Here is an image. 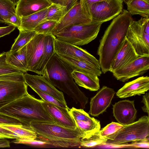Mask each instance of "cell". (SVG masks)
Wrapping results in <instances>:
<instances>
[{"mask_svg": "<svg viewBox=\"0 0 149 149\" xmlns=\"http://www.w3.org/2000/svg\"><path fill=\"white\" fill-rule=\"evenodd\" d=\"M42 103L45 109L56 124L71 129H75L77 128L76 124L69 112L70 109H65L43 100Z\"/></svg>", "mask_w": 149, "mask_h": 149, "instance_id": "ffe728a7", "label": "cell"}, {"mask_svg": "<svg viewBox=\"0 0 149 149\" xmlns=\"http://www.w3.org/2000/svg\"><path fill=\"white\" fill-rule=\"evenodd\" d=\"M140 56L126 37L113 61L110 71L113 73L123 68Z\"/></svg>", "mask_w": 149, "mask_h": 149, "instance_id": "ac0fdd59", "label": "cell"}, {"mask_svg": "<svg viewBox=\"0 0 149 149\" xmlns=\"http://www.w3.org/2000/svg\"><path fill=\"white\" fill-rule=\"evenodd\" d=\"M51 0H20L16 5V13L21 17L26 16L48 8Z\"/></svg>", "mask_w": 149, "mask_h": 149, "instance_id": "44dd1931", "label": "cell"}, {"mask_svg": "<svg viewBox=\"0 0 149 149\" xmlns=\"http://www.w3.org/2000/svg\"><path fill=\"white\" fill-rule=\"evenodd\" d=\"M149 69V56H141L112 73L118 80L123 82L130 79L141 75Z\"/></svg>", "mask_w": 149, "mask_h": 149, "instance_id": "7c38bea8", "label": "cell"}, {"mask_svg": "<svg viewBox=\"0 0 149 149\" xmlns=\"http://www.w3.org/2000/svg\"><path fill=\"white\" fill-rule=\"evenodd\" d=\"M3 138L10 139L8 136L0 134V139Z\"/></svg>", "mask_w": 149, "mask_h": 149, "instance_id": "c3c4849f", "label": "cell"}, {"mask_svg": "<svg viewBox=\"0 0 149 149\" xmlns=\"http://www.w3.org/2000/svg\"><path fill=\"white\" fill-rule=\"evenodd\" d=\"M72 71L55 52L45 65L42 75L54 86L72 98L80 109H84L88 102V98L75 83Z\"/></svg>", "mask_w": 149, "mask_h": 149, "instance_id": "7a4b0ae2", "label": "cell"}, {"mask_svg": "<svg viewBox=\"0 0 149 149\" xmlns=\"http://www.w3.org/2000/svg\"><path fill=\"white\" fill-rule=\"evenodd\" d=\"M72 74L75 83L78 86L91 91L99 89V79L97 75L75 70L72 71Z\"/></svg>", "mask_w": 149, "mask_h": 149, "instance_id": "603a6c76", "label": "cell"}, {"mask_svg": "<svg viewBox=\"0 0 149 149\" xmlns=\"http://www.w3.org/2000/svg\"><path fill=\"white\" fill-rule=\"evenodd\" d=\"M31 88L40 97L42 100L62 108L69 109L67 104L59 101L51 95L43 92L36 88L33 87H31Z\"/></svg>", "mask_w": 149, "mask_h": 149, "instance_id": "e575fe53", "label": "cell"}, {"mask_svg": "<svg viewBox=\"0 0 149 149\" xmlns=\"http://www.w3.org/2000/svg\"><path fill=\"white\" fill-rule=\"evenodd\" d=\"M24 72L0 75V109L28 93Z\"/></svg>", "mask_w": 149, "mask_h": 149, "instance_id": "8992f818", "label": "cell"}, {"mask_svg": "<svg viewBox=\"0 0 149 149\" xmlns=\"http://www.w3.org/2000/svg\"><path fill=\"white\" fill-rule=\"evenodd\" d=\"M45 36L37 34L26 45L28 71L36 73L44 52Z\"/></svg>", "mask_w": 149, "mask_h": 149, "instance_id": "5bb4252c", "label": "cell"}, {"mask_svg": "<svg viewBox=\"0 0 149 149\" xmlns=\"http://www.w3.org/2000/svg\"><path fill=\"white\" fill-rule=\"evenodd\" d=\"M57 54L73 71L95 75L98 77L100 76L102 73L101 69L85 61L69 56Z\"/></svg>", "mask_w": 149, "mask_h": 149, "instance_id": "7402d4cb", "label": "cell"}, {"mask_svg": "<svg viewBox=\"0 0 149 149\" xmlns=\"http://www.w3.org/2000/svg\"><path fill=\"white\" fill-rule=\"evenodd\" d=\"M16 28L14 26L10 25L6 26L0 27V38L9 34L13 31Z\"/></svg>", "mask_w": 149, "mask_h": 149, "instance_id": "7bdbcfd3", "label": "cell"}, {"mask_svg": "<svg viewBox=\"0 0 149 149\" xmlns=\"http://www.w3.org/2000/svg\"><path fill=\"white\" fill-rule=\"evenodd\" d=\"M69 112L76 126L82 135V137L90 135L100 130V121L93 117L83 109L72 107Z\"/></svg>", "mask_w": 149, "mask_h": 149, "instance_id": "4fadbf2b", "label": "cell"}, {"mask_svg": "<svg viewBox=\"0 0 149 149\" xmlns=\"http://www.w3.org/2000/svg\"><path fill=\"white\" fill-rule=\"evenodd\" d=\"M55 38L52 34L45 35L43 54L36 70V73L38 75H42L45 65L55 53L54 42Z\"/></svg>", "mask_w": 149, "mask_h": 149, "instance_id": "d4e9b609", "label": "cell"}, {"mask_svg": "<svg viewBox=\"0 0 149 149\" xmlns=\"http://www.w3.org/2000/svg\"><path fill=\"white\" fill-rule=\"evenodd\" d=\"M15 139V140L13 141L12 142L17 144H22L38 146L49 145L47 142L37 139L31 140H26L18 138Z\"/></svg>", "mask_w": 149, "mask_h": 149, "instance_id": "8d00e7d4", "label": "cell"}, {"mask_svg": "<svg viewBox=\"0 0 149 149\" xmlns=\"http://www.w3.org/2000/svg\"><path fill=\"white\" fill-rule=\"evenodd\" d=\"M91 23V19L82 11L79 0L67 11L57 23L52 34L55 36L69 27L76 25L88 24Z\"/></svg>", "mask_w": 149, "mask_h": 149, "instance_id": "8fae6325", "label": "cell"}, {"mask_svg": "<svg viewBox=\"0 0 149 149\" xmlns=\"http://www.w3.org/2000/svg\"><path fill=\"white\" fill-rule=\"evenodd\" d=\"M0 134L8 136L10 139H16L19 138V136L11 131L0 127Z\"/></svg>", "mask_w": 149, "mask_h": 149, "instance_id": "ee69618b", "label": "cell"}, {"mask_svg": "<svg viewBox=\"0 0 149 149\" xmlns=\"http://www.w3.org/2000/svg\"><path fill=\"white\" fill-rule=\"evenodd\" d=\"M58 22L54 21L45 20L39 24L33 29L37 34L45 35L52 34V32Z\"/></svg>", "mask_w": 149, "mask_h": 149, "instance_id": "d6a6232c", "label": "cell"}, {"mask_svg": "<svg viewBox=\"0 0 149 149\" xmlns=\"http://www.w3.org/2000/svg\"><path fill=\"white\" fill-rule=\"evenodd\" d=\"M137 112L134 100H120L113 105L114 117L119 123L123 125L134 122L136 119Z\"/></svg>", "mask_w": 149, "mask_h": 149, "instance_id": "e0dca14e", "label": "cell"}, {"mask_svg": "<svg viewBox=\"0 0 149 149\" xmlns=\"http://www.w3.org/2000/svg\"><path fill=\"white\" fill-rule=\"evenodd\" d=\"M100 131L90 135L81 137L80 141V146L91 148L106 145L108 139L100 135Z\"/></svg>", "mask_w": 149, "mask_h": 149, "instance_id": "f546056e", "label": "cell"}, {"mask_svg": "<svg viewBox=\"0 0 149 149\" xmlns=\"http://www.w3.org/2000/svg\"><path fill=\"white\" fill-rule=\"evenodd\" d=\"M26 47V45L15 52H6L7 62L24 73L28 71Z\"/></svg>", "mask_w": 149, "mask_h": 149, "instance_id": "cb8c5ba5", "label": "cell"}, {"mask_svg": "<svg viewBox=\"0 0 149 149\" xmlns=\"http://www.w3.org/2000/svg\"><path fill=\"white\" fill-rule=\"evenodd\" d=\"M67 11L66 6L59 3H52L47 8L45 20H53L58 22Z\"/></svg>", "mask_w": 149, "mask_h": 149, "instance_id": "4dcf8cb0", "label": "cell"}, {"mask_svg": "<svg viewBox=\"0 0 149 149\" xmlns=\"http://www.w3.org/2000/svg\"><path fill=\"white\" fill-rule=\"evenodd\" d=\"M21 23V17L16 14L7 19L5 24L14 26L18 29L20 27Z\"/></svg>", "mask_w": 149, "mask_h": 149, "instance_id": "ab89813d", "label": "cell"}, {"mask_svg": "<svg viewBox=\"0 0 149 149\" xmlns=\"http://www.w3.org/2000/svg\"><path fill=\"white\" fill-rule=\"evenodd\" d=\"M122 0H104L93 3L90 7L88 16L91 23H103L114 18L123 10Z\"/></svg>", "mask_w": 149, "mask_h": 149, "instance_id": "9c48e42d", "label": "cell"}, {"mask_svg": "<svg viewBox=\"0 0 149 149\" xmlns=\"http://www.w3.org/2000/svg\"><path fill=\"white\" fill-rule=\"evenodd\" d=\"M54 42V51L56 54L82 60L101 69L99 60L86 50L78 46L59 40L55 37Z\"/></svg>", "mask_w": 149, "mask_h": 149, "instance_id": "30bf717a", "label": "cell"}, {"mask_svg": "<svg viewBox=\"0 0 149 149\" xmlns=\"http://www.w3.org/2000/svg\"><path fill=\"white\" fill-rule=\"evenodd\" d=\"M0 124L18 125H22L18 119L1 113H0Z\"/></svg>", "mask_w": 149, "mask_h": 149, "instance_id": "f35d334b", "label": "cell"}, {"mask_svg": "<svg viewBox=\"0 0 149 149\" xmlns=\"http://www.w3.org/2000/svg\"><path fill=\"white\" fill-rule=\"evenodd\" d=\"M125 4H127L129 3L131 0H122Z\"/></svg>", "mask_w": 149, "mask_h": 149, "instance_id": "f907efd6", "label": "cell"}, {"mask_svg": "<svg viewBox=\"0 0 149 149\" xmlns=\"http://www.w3.org/2000/svg\"><path fill=\"white\" fill-rule=\"evenodd\" d=\"M0 127L10 130L17 135L20 139L31 140L36 139V132L30 126L23 125H11L0 124Z\"/></svg>", "mask_w": 149, "mask_h": 149, "instance_id": "4316f807", "label": "cell"}, {"mask_svg": "<svg viewBox=\"0 0 149 149\" xmlns=\"http://www.w3.org/2000/svg\"><path fill=\"white\" fill-rule=\"evenodd\" d=\"M122 147H131L135 148H149V137L139 141H133L129 144H124Z\"/></svg>", "mask_w": 149, "mask_h": 149, "instance_id": "74e56055", "label": "cell"}, {"mask_svg": "<svg viewBox=\"0 0 149 149\" xmlns=\"http://www.w3.org/2000/svg\"><path fill=\"white\" fill-rule=\"evenodd\" d=\"M149 89V77L142 76L126 83L117 92L118 97L124 98L144 94Z\"/></svg>", "mask_w": 149, "mask_h": 149, "instance_id": "d6986e66", "label": "cell"}, {"mask_svg": "<svg viewBox=\"0 0 149 149\" xmlns=\"http://www.w3.org/2000/svg\"><path fill=\"white\" fill-rule=\"evenodd\" d=\"M29 126L36 133V139L55 147L71 148L80 146L82 135L78 128H70L49 123L31 122Z\"/></svg>", "mask_w": 149, "mask_h": 149, "instance_id": "277c9868", "label": "cell"}, {"mask_svg": "<svg viewBox=\"0 0 149 149\" xmlns=\"http://www.w3.org/2000/svg\"><path fill=\"white\" fill-rule=\"evenodd\" d=\"M126 37L139 55L149 56V18L142 17L133 20Z\"/></svg>", "mask_w": 149, "mask_h": 149, "instance_id": "ba28073f", "label": "cell"}, {"mask_svg": "<svg viewBox=\"0 0 149 149\" xmlns=\"http://www.w3.org/2000/svg\"><path fill=\"white\" fill-rule=\"evenodd\" d=\"M101 23L72 26L56 35L57 39L77 46L86 45L97 37Z\"/></svg>", "mask_w": 149, "mask_h": 149, "instance_id": "52a82bcc", "label": "cell"}, {"mask_svg": "<svg viewBox=\"0 0 149 149\" xmlns=\"http://www.w3.org/2000/svg\"><path fill=\"white\" fill-rule=\"evenodd\" d=\"M127 5V11L132 15L149 18V0H131Z\"/></svg>", "mask_w": 149, "mask_h": 149, "instance_id": "83f0119b", "label": "cell"}, {"mask_svg": "<svg viewBox=\"0 0 149 149\" xmlns=\"http://www.w3.org/2000/svg\"><path fill=\"white\" fill-rule=\"evenodd\" d=\"M43 100L27 93L22 97L0 109V113L15 118L22 125L29 126L31 122L56 123L45 108Z\"/></svg>", "mask_w": 149, "mask_h": 149, "instance_id": "3957f363", "label": "cell"}, {"mask_svg": "<svg viewBox=\"0 0 149 149\" xmlns=\"http://www.w3.org/2000/svg\"><path fill=\"white\" fill-rule=\"evenodd\" d=\"M6 52L0 54V75L22 72L8 63L6 61Z\"/></svg>", "mask_w": 149, "mask_h": 149, "instance_id": "836d02e7", "label": "cell"}, {"mask_svg": "<svg viewBox=\"0 0 149 149\" xmlns=\"http://www.w3.org/2000/svg\"><path fill=\"white\" fill-rule=\"evenodd\" d=\"M68 0H61L62 5L64 6H66Z\"/></svg>", "mask_w": 149, "mask_h": 149, "instance_id": "7dc6e473", "label": "cell"}, {"mask_svg": "<svg viewBox=\"0 0 149 149\" xmlns=\"http://www.w3.org/2000/svg\"><path fill=\"white\" fill-rule=\"evenodd\" d=\"M53 3H59L62 5L61 0H51Z\"/></svg>", "mask_w": 149, "mask_h": 149, "instance_id": "bcb514c9", "label": "cell"}, {"mask_svg": "<svg viewBox=\"0 0 149 149\" xmlns=\"http://www.w3.org/2000/svg\"><path fill=\"white\" fill-rule=\"evenodd\" d=\"M10 146L9 141L6 138L0 139V148H8Z\"/></svg>", "mask_w": 149, "mask_h": 149, "instance_id": "f6af8a7d", "label": "cell"}, {"mask_svg": "<svg viewBox=\"0 0 149 149\" xmlns=\"http://www.w3.org/2000/svg\"><path fill=\"white\" fill-rule=\"evenodd\" d=\"M15 6L10 0H0V23L5 24L7 19L16 14Z\"/></svg>", "mask_w": 149, "mask_h": 149, "instance_id": "1f68e13d", "label": "cell"}, {"mask_svg": "<svg viewBox=\"0 0 149 149\" xmlns=\"http://www.w3.org/2000/svg\"><path fill=\"white\" fill-rule=\"evenodd\" d=\"M24 76L26 84L31 88H36L67 104L63 93L56 89L43 76L26 72Z\"/></svg>", "mask_w": 149, "mask_h": 149, "instance_id": "2e32d148", "label": "cell"}, {"mask_svg": "<svg viewBox=\"0 0 149 149\" xmlns=\"http://www.w3.org/2000/svg\"><path fill=\"white\" fill-rule=\"evenodd\" d=\"M115 93L112 88L103 86L91 99L88 113L92 116L97 117L105 112L110 106Z\"/></svg>", "mask_w": 149, "mask_h": 149, "instance_id": "9a60e30c", "label": "cell"}, {"mask_svg": "<svg viewBox=\"0 0 149 149\" xmlns=\"http://www.w3.org/2000/svg\"><path fill=\"white\" fill-rule=\"evenodd\" d=\"M103 0H80V2L82 11L86 15L89 17V9L91 4L93 3Z\"/></svg>", "mask_w": 149, "mask_h": 149, "instance_id": "60d3db41", "label": "cell"}, {"mask_svg": "<svg viewBox=\"0 0 149 149\" xmlns=\"http://www.w3.org/2000/svg\"><path fill=\"white\" fill-rule=\"evenodd\" d=\"M133 20L127 10L123 9L114 18L100 41L97 51L101 71H110L113 61L126 38L129 27Z\"/></svg>", "mask_w": 149, "mask_h": 149, "instance_id": "6da1fadb", "label": "cell"}, {"mask_svg": "<svg viewBox=\"0 0 149 149\" xmlns=\"http://www.w3.org/2000/svg\"><path fill=\"white\" fill-rule=\"evenodd\" d=\"M149 135V117L144 116L131 124L123 125L114 133L104 137L108 139L106 144L121 147L129 142L144 139Z\"/></svg>", "mask_w": 149, "mask_h": 149, "instance_id": "5b68a950", "label": "cell"}, {"mask_svg": "<svg viewBox=\"0 0 149 149\" xmlns=\"http://www.w3.org/2000/svg\"><path fill=\"white\" fill-rule=\"evenodd\" d=\"M19 34L9 51L15 52L27 44L37 34L34 31L19 30Z\"/></svg>", "mask_w": 149, "mask_h": 149, "instance_id": "f1b7e54d", "label": "cell"}, {"mask_svg": "<svg viewBox=\"0 0 149 149\" xmlns=\"http://www.w3.org/2000/svg\"><path fill=\"white\" fill-rule=\"evenodd\" d=\"M47 8L30 15L21 17L22 23L19 30L33 31L39 24L45 20Z\"/></svg>", "mask_w": 149, "mask_h": 149, "instance_id": "484cf974", "label": "cell"}, {"mask_svg": "<svg viewBox=\"0 0 149 149\" xmlns=\"http://www.w3.org/2000/svg\"><path fill=\"white\" fill-rule=\"evenodd\" d=\"M149 93H146L145 95H143L141 102L143 103L144 105L141 108L143 111L147 113L149 116Z\"/></svg>", "mask_w": 149, "mask_h": 149, "instance_id": "b9f144b4", "label": "cell"}, {"mask_svg": "<svg viewBox=\"0 0 149 149\" xmlns=\"http://www.w3.org/2000/svg\"><path fill=\"white\" fill-rule=\"evenodd\" d=\"M16 6L17 3L20 0H10Z\"/></svg>", "mask_w": 149, "mask_h": 149, "instance_id": "681fc988", "label": "cell"}, {"mask_svg": "<svg viewBox=\"0 0 149 149\" xmlns=\"http://www.w3.org/2000/svg\"><path fill=\"white\" fill-rule=\"evenodd\" d=\"M123 125L118 123L112 122L100 130V134L102 137H105L114 133Z\"/></svg>", "mask_w": 149, "mask_h": 149, "instance_id": "d590c367", "label": "cell"}]
</instances>
